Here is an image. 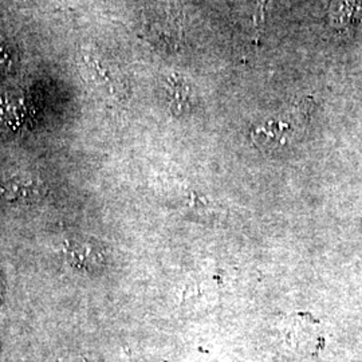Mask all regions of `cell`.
I'll list each match as a JSON object with an SVG mask.
<instances>
[{"mask_svg": "<svg viewBox=\"0 0 362 362\" xmlns=\"http://www.w3.org/2000/svg\"><path fill=\"white\" fill-rule=\"evenodd\" d=\"M306 118V107L294 106L286 118L274 117L258 125L251 132V140L255 146L264 152H275L282 149L296 137L297 128L303 125Z\"/></svg>", "mask_w": 362, "mask_h": 362, "instance_id": "obj_1", "label": "cell"}, {"mask_svg": "<svg viewBox=\"0 0 362 362\" xmlns=\"http://www.w3.org/2000/svg\"><path fill=\"white\" fill-rule=\"evenodd\" d=\"M37 192V187L33 179L21 177H3L0 179V197L6 200H26L33 199Z\"/></svg>", "mask_w": 362, "mask_h": 362, "instance_id": "obj_5", "label": "cell"}, {"mask_svg": "<svg viewBox=\"0 0 362 362\" xmlns=\"http://www.w3.org/2000/svg\"><path fill=\"white\" fill-rule=\"evenodd\" d=\"M62 252L66 262L77 272L97 274L106 266L104 248L94 240L79 238L67 239L62 247Z\"/></svg>", "mask_w": 362, "mask_h": 362, "instance_id": "obj_3", "label": "cell"}, {"mask_svg": "<svg viewBox=\"0 0 362 362\" xmlns=\"http://www.w3.org/2000/svg\"><path fill=\"white\" fill-rule=\"evenodd\" d=\"M330 19L337 28L349 30L362 22V0H333Z\"/></svg>", "mask_w": 362, "mask_h": 362, "instance_id": "obj_4", "label": "cell"}, {"mask_svg": "<svg viewBox=\"0 0 362 362\" xmlns=\"http://www.w3.org/2000/svg\"><path fill=\"white\" fill-rule=\"evenodd\" d=\"M61 362H95L94 360H91L89 357H85V356H73V357H69L66 360H62Z\"/></svg>", "mask_w": 362, "mask_h": 362, "instance_id": "obj_7", "label": "cell"}, {"mask_svg": "<svg viewBox=\"0 0 362 362\" xmlns=\"http://www.w3.org/2000/svg\"><path fill=\"white\" fill-rule=\"evenodd\" d=\"M165 88H167V100L170 109L175 113H182L189 101L188 86L182 81L177 82L175 79H169Z\"/></svg>", "mask_w": 362, "mask_h": 362, "instance_id": "obj_6", "label": "cell"}, {"mask_svg": "<svg viewBox=\"0 0 362 362\" xmlns=\"http://www.w3.org/2000/svg\"><path fill=\"white\" fill-rule=\"evenodd\" d=\"M321 324L308 311H297L287 315L282 324L286 344L300 354H317L324 346Z\"/></svg>", "mask_w": 362, "mask_h": 362, "instance_id": "obj_2", "label": "cell"}]
</instances>
